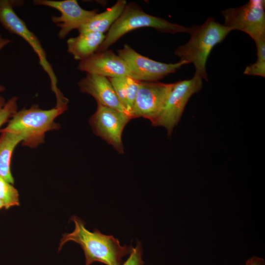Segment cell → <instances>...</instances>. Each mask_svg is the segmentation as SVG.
<instances>
[{
    "label": "cell",
    "mask_w": 265,
    "mask_h": 265,
    "mask_svg": "<svg viewBox=\"0 0 265 265\" xmlns=\"http://www.w3.org/2000/svg\"><path fill=\"white\" fill-rule=\"evenodd\" d=\"M127 3L125 0H117L105 11L96 14L78 29L79 32L94 31L104 34L120 17Z\"/></svg>",
    "instance_id": "9a60e30c"
},
{
    "label": "cell",
    "mask_w": 265,
    "mask_h": 265,
    "mask_svg": "<svg viewBox=\"0 0 265 265\" xmlns=\"http://www.w3.org/2000/svg\"><path fill=\"white\" fill-rule=\"evenodd\" d=\"M257 49V59L252 64L246 67L243 74L265 77V37L255 43Z\"/></svg>",
    "instance_id": "ac0fdd59"
},
{
    "label": "cell",
    "mask_w": 265,
    "mask_h": 265,
    "mask_svg": "<svg viewBox=\"0 0 265 265\" xmlns=\"http://www.w3.org/2000/svg\"><path fill=\"white\" fill-rule=\"evenodd\" d=\"M78 69L86 74L107 78L129 77L130 70L125 61L111 50L95 52L80 61Z\"/></svg>",
    "instance_id": "7c38bea8"
},
{
    "label": "cell",
    "mask_w": 265,
    "mask_h": 265,
    "mask_svg": "<svg viewBox=\"0 0 265 265\" xmlns=\"http://www.w3.org/2000/svg\"><path fill=\"white\" fill-rule=\"evenodd\" d=\"M173 85L174 83L140 81L131 114L132 118L143 117L153 122L163 109Z\"/></svg>",
    "instance_id": "30bf717a"
},
{
    "label": "cell",
    "mask_w": 265,
    "mask_h": 265,
    "mask_svg": "<svg viewBox=\"0 0 265 265\" xmlns=\"http://www.w3.org/2000/svg\"><path fill=\"white\" fill-rule=\"evenodd\" d=\"M117 52L127 64L131 78L138 81H158L165 76L176 73L182 66L186 64L182 61L165 63L152 60L139 54L127 44Z\"/></svg>",
    "instance_id": "ba28073f"
},
{
    "label": "cell",
    "mask_w": 265,
    "mask_h": 265,
    "mask_svg": "<svg viewBox=\"0 0 265 265\" xmlns=\"http://www.w3.org/2000/svg\"><path fill=\"white\" fill-rule=\"evenodd\" d=\"M23 3L21 0H0V23L9 32L20 36L30 46L38 57L40 65L50 78L51 89L56 98V106L67 105L68 100L57 87L56 76L40 40L14 10L15 6L21 5Z\"/></svg>",
    "instance_id": "5b68a950"
},
{
    "label": "cell",
    "mask_w": 265,
    "mask_h": 265,
    "mask_svg": "<svg viewBox=\"0 0 265 265\" xmlns=\"http://www.w3.org/2000/svg\"><path fill=\"white\" fill-rule=\"evenodd\" d=\"M2 208H4L3 205L2 203H1V202L0 201V209Z\"/></svg>",
    "instance_id": "cb8c5ba5"
},
{
    "label": "cell",
    "mask_w": 265,
    "mask_h": 265,
    "mask_svg": "<svg viewBox=\"0 0 265 265\" xmlns=\"http://www.w3.org/2000/svg\"><path fill=\"white\" fill-rule=\"evenodd\" d=\"M78 85L81 93L92 96L98 105L127 113L107 78L86 74V76L79 81Z\"/></svg>",
    "instance_id": "4fadbf2b"
},
{
    "label": "cell",
    "mask_w": 265,
    "mask_h": 265,
    "mask_svg": "<svg viewBox=\"0 0 265 265\" xmlns=\"http://www.w3.org/2000/svg\"><path fill=\"white\" fill-rule=\"evenodd\" d=\"M226 26L248 34L255 43L265 37V1L250 0L246 4L221 11Z\"/></svg>",
    "instance_id": "52a82bcc"
},
{
    "label": "cell",
    "mask_w": 265,
    "mask_h": 265,
    "mask_svg": "<svg viewBox=\"0 0 265 265\" xmlns=\"http://www.w3.org/2000/svg\"><path fill=\"white\" fill-rule=\"evenodd\" d=\"M142 257L141 245L138 243L135 247H131L129 256L122 265H144Z\"/></svg>",
    "instance_id": "44dd1931"
},
{
    "label": "cell",
    "mask_w": 265,
    "mask_h": 265,
    "mask_svg": "<svg viewBox=\"0 0 265 265\" xmlns=\"http://www.w3.org/2000/svg\"><path fill=\"white\" fill-rule=\"evenodd\" d=\"M67 106H55L43 110L37 105L29 108H24L17 111L9 120L7 126L0 132H8L23 135V145L35 148L44 142L46 132L58 130L60 125L54 122L55 119L67 109Z\"/></svg>",
    "instance_id": "3957f363"
},
{
    "label": "cell",
    "mask_w": 265,
    "mask_h": 265,
    "mask_svg": "<svg viewBox=\"0 0 265 265\" xmlns=\"http://www.w3.org/2000/svg\"><path fill=\"white\" fill-rule=\"evenodd\" d=\"M190 38L184 45L178 47L174 54L180 61L194 65V75L208 80L206 64L213 48L221 43L232 30L216 21L212 17L207 18L201 25L190 27Z\"/></svg>",
    "instance_id": "7a4b0ae2"
},
{
    "label": "cell",
    "mask_w": 265,
    "mask_h": 265,
    "mask_svg": "<svg viewBox=\"0 0 265 265\" xmlns=\"http://www.w3.org/2000/svg\"><path fill=\"white\" fill-rule=\"evenodd\" d=\"M12 41L8 38H3L0 34V50L2 49L6 45L10 43ZM5 87L0 85V92L4 91Z\"/></svg>",
    "instance_id": "603a6c76"
},
{
    "label": "cell",
    "mask_w": 265,
    "mask_h": 265,
    "mask_svg": "<svg viewBox=\"0 0 265 265\" xmlns=\"http://www.w3.org/2000/svg\"><path fill=\"white\" fill-rule=\"evenodd\" d=\"M132 119L126 113L97 104V109L90 117L89 123L96 135L112 146L118 153L123 154L122 132Z\"/></svg>",
    "instance_id": "9c48e42d"
},
{
    "label": "cell",
    "mask_w": 265,
    "mask_h": 265,
    "mask_svg": "<svg viewBox=\"0 0 265 265\" xmlns=\"http://www.w3.org/2000/svg\"><path fill=\"white\" fill-rule=\"evenodd\" d=\"M18 97L14 96L5 102L4 98L0 97V127L17 111Z\"/></svg>",
    "instance_id": "ffe728a7"
},
{
    "label": "cell",
    "mask_w": 265,
    "mask_h": 265,
    "mask_svg": "<svg viewBox=\"0 0 265 265\" xmlns=\"http://www.w3.org/2000/svg\"><path fill=\"white\" fill-rule=\"evenodd\" d=\"M33 3L55 9L60 12V16H53L51 18L60 28L58 35L60 39H63L72 30H78L97 13V10L83 9L76 0H34Z\"/></svg>",
    "instance_id": "8fae6325"
},
{
    "label": "cell",
    "mask_w": 265,
    "mask_h": 265,
    "mask_svg": "<svg viewBox=\"0 0 265 265\" xmlns=\"http://www.w3.org/2000/svg\"><path fill=\"white\" fill-rule=\"evenodd\" d=\"M202 85V79L195 75L190 79L174 83L163 109L151 123L152 125L165 128L170 136L179 122L189 99L201 89Z\"/></svg>",
    "instance_id": "8992f818"
},
{
    "label": "cell",
    "mask_w": 265,
    "mask_h": 265,
    "mask_svg": "<svg viewBox=\"0 0 265 265\" xmlns=\"http://www.w3.org/2000/svg\"><path fill=\"white\" fill-rule=\"evenodd\" d=\"M245 265H265V262L262 258L253 256L246 261Z\"/></svg>",
    "instance_id": "7402d4cb"
},
{
    "label": "cell",
    "mask_w": 265,
    "mask_h": 265,
    "mask_svg": "<svg viewBox=\"0 0 265 265\" xmlns=\"http://www.w3.org/2000/svg\"><path fill=\"white\" fill-rule=\"evenodd\" d=\"M24 139L21 134L8 132H2L0 137V177L12 185L14 183L10 169L12 155Z\"/></svg>",
    "instance_id": "2e32d148"
},
{
    "label": "cell",
    "mask_w": 265,
    "mask_h": 265,
    "mask_svg": "<svg viewBox=\"0 0 265 265\" xmlns=\"http://www.w3.org/2000/svg\"><path fill=\"white\" fill-rule=\"evenodd\" d=\"M105 38L104 33L88 31L67 41V50L76 60H82L95 53Z\"/></svg>",
    "instance_id": "5bb4252c"
},
{
    "label": "cell",
    "mask_w": 265,
    "mask_h": 265,
    "mask_svg": "<svg viewBox=\"0 0 265 265\" xmlns=\"http://www.w3.org/2000/svg\"><path fill=\"white\" fill-rule=\"evenodd\" d=\"M108 79L127 113L131 117V114L139 87L140 81L129 77Z\"/></svg>",
    "instance_id": "e0dca14e"
},
{
    "label": "cell",
    "mask_w": 265,
    "mask_h": 265,
    "mask_svg": "<svg viewBox=\"0 0 265 265\" xmlns=\"http://www.w3.org/2000/svg\"><path fill=\"white\" fill-rule=\"evenodd\" d=\"M152 27L164 32L175 34L189 33L190 27L172 23L166 20L145 12L134 2L127 3L123 12L108 30L105 38L96 52L108 50L128 32L137 28Z\"/></svg>",
    "instance_id": "277c9868"
},
{
    "label": "cell",
    "mask_w": 265,
    "mask_h": 265,
    "mask_svg": "<svg viewBox=\"0 0 265 265\" xmlns=\"http://www.w3.org/2000/svg\"><path fill=\"white\" fill-rule=\"evenodd\" d=\"M72 220L75 229L70 233L63 235L59 243L60 249L70 241L79 244L82 249L85 259V265L98 262L106 265H121L122 259L129 254L131 247L122 246L117 238L111 235H106L95 229L91 232L85 227L82 220L76 216Z\"/></svg>",
    "instance_id": "6da1fadb"
},
{
    "label": "cell",
    "mask_w": 265,
    "mask_h": 265,
    "mask_svg": "<svg viewBox=\"0 0 265 265\" xmlns=\"http://www.w3.org/2000/svg\"><path fill=\"white\" fill-rule=\"evenodd\" d=\"M0 201L4 208L7 209L19 205L18 190L12 184L0 177Z\"/></svg>",
    "instance_id": "d6986e66"
}]
</instances>
